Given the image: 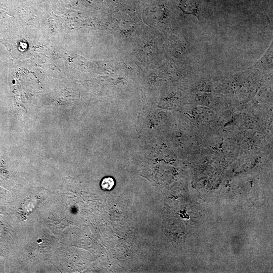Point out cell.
Segmentation results:
<instances>
[{"mask_svg": "<svg viewBox=\"0 0 273 273\" xmlns=\"http://www.w3.org/2000/svg\"><path fill=\"white\" fill-rule=\"evenodd\" d=\"M114 185V179L110 177L104 178L101 184V188L104 190H111Z\"/></svg>", "mask_w": 273, "mask_h": 273, "instance_id": "cell-2", "label": "cell"}, {"mask_svg": "<svg viewBox=\"0 0 273 273\" xmlns=\"http://www.w3.org/2000/svg\"><path fill=\"white\" fill-rule=\"evenodd\" d=\"M179 7L184 13L199 18L198 7L194 0H180Z\"/></svg>", "mask_w": 273, "mask_h": 273, "instance_id": "cell-1", "label": "cell"}]
</instances>
